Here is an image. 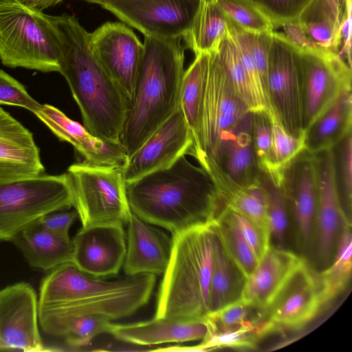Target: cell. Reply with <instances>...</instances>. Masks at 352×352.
<instances>
[{
  "label": "cell",
  "instance_id": "cell-1",
  "mask_svg": "<svg viewBox=\"0 0 352 352\" xmlns=\"http://www.w3.org/2000/svg\"><path fill=\"white\" fill-rule=\"evenodd\" d=\"M126 191L133 213L172 235L213 221L226 206L212 176L185 155L126 183Z\"/></svg>",
  "mask_w": 352,
  "mask_h": 352
},
{
  "label": "cell",
  "instance_id": "cell-2",
  "mask_svg": "<svg viewBox=\"0 0 352 352\" xmlns=\"http://www.w3.org/2000/svg\"><path fill=\"white\" fill-rule=\"evenodd\" d=\"M60 50L59 66L82 118L95 136L120 143L128 101L89 45L88 32L74 16H51Z\"/></svg>",
  "mask_w": 352,
  "mask_h": 352
},
{
  "label": "cell",
  "instance_id": "cell-3",
  "mask_svg": "<svg viewBox=\"0 0 352 352\" xmlns=\"http://www.w3.org/2000/svg\"><path fill=\"white\" fill-rule=\"evenodd\" d=\"M155 283L156 276L150 274L105 280L82 272L71 262L64 263L41 282L38 318L100 315L113 321L129 317L148 303Z\"/></svg>",
  "mask_w": 352,
  "mask_h": 352
},
{
  "label": "cell",
  "instance_id": "cell-4",
  "mask_svg": "<svg viewBox=\"0 0 352 352\" xmlns=\"http://www.w3.org/2000/svg\"><path fill=\"white\" fill-rule=\"evenodd\" d=\"M143 45L120 136L128 158L179 107L184 73L181 38L144 36Z\"/></svg>",
  "mask_w": 352,
  "mask_h": 352
},
{
  "label": "cell",
  "instance_id": "cell-5",
  "mask_svg": "<svg viewBox=\"0 0 352 352\" xmlns=\"http://www.w3.org/2000/svg\"><path fill=\"white\" fill-rule=\"evenodd\" d=\"M214 220L172 235L155 317L195 320L209 314Z\"/></svg>",
  "mask_w": 352,
  "mask_h": 352
},
{
  "label": "cell",
  "instance_id": "cell-6",
  "mask_svg": "<svg viewBox=\"0 0 352 352\" xmlns=\"http://www.w3.org/2000/svg\"><path fill=\"white\" fill-rule=\"evenodd\" d=\"M59 58L50 15L18 0H0V60L3 65L59 72Z\"/></svg>",
  "mask_w": 352,
  "mask_h": 352
},
{
  "label": "cell",
  "instance_id": "cell-7",
  "mask_svg": "<svg viewBox=\"0 0 352 352\" xmlns=\"http://www.w3.org/2000/svg\"><path fill=\"white\" fill-rule=\"evenodd\" d=\"M74 207L68 173L0 181V241L15 235L41 217Z\"/></svg>",
  "mask_w": 352,
  "mask_h": 352
},
{
  "label": "cell",
  "instance_id": "cell-8",
  "mask_svg": "<svg viewBox=\"0 0 352 352\" xmlns=\"http://www.w3.org/2000/svg\"><path fill=\"white\" fill-rule=\"evenodd\" d=\"M71 179L74 208L82 226L120 222L131 214L122 168L76 163L67 169Z\"/></svg>",
  "mask_w": 352,
  "mask_h": 352
},
{
  "label": "cell",
  "instance_id": "cell-9",
  "mask_svg": "<svg viewBox=\"0 0 352 352\" xmlns=\"http://www.w3.org/2000/svg\"><path fill=\"white\" fill-rule=\"evenodd\" d=\"M249 111L235 92L217 52H210L197 159L208 172L216 157L223 134Z\"/></svg>",
  "mask_w": 352,
  "mask_h": 352
},
{
  "label": "cell",
  "instance_id": "cell-10",
  "mask_svg": "<svg viewBox=\"0 0 352 352\" xmlns=\"http://www.w3.org/2000/svg\"><path fill=\"white\" fill-rule=\"evenodd\" d=\"M299 50L300 100L305 133L343 89L351 87V67L331 50L319 47H299Z\"/></svg>",
  "mask_w": 352,
  "mask_h": 352
},
{
  "label": "cell",
  "instance_id": "cell-11",
  "mask_svg": "<svg viewBox=\"0 0 352 352\" xmlns=\"http://www.w3.org/2000/svg\"><path fill=\"white\" fill-rule=\"evenodd\" d=\"M299 47L284 33L270 32L267 90L271 109L292 135L304 137L299 76Z\"/></svg>",
  "mask_w": 352,
  "mask_h": 352
},
{
  "label": "cell",
  "instance_id": "cell-12",
  "mask_svg": "<svg viewBox=\"0 0 352 352\" xmlns=\"http://www.w3.org/2000/svg\"><path fill=\"white\" fill-rule=\"evenodd\" d=\"M97 4L144 36L182 38L199 0H81Z\"/></svg>",
  "mask_w": 352,
  "mask_h": 352
},
{
  "label": "cell",
  "instance_id": "cell-13",
  "mask_svg": "<svg viewBox=\"0 0 352 352\" xmlns=\"http://www.w3.org/2000/svg\"><path fill=\"white\" fill-rule=\"evenodd\" d=\"M208 173L214 178L226 204L236 190L256 182L261 174L253 143V116L249 111L221 137Z\"/></svg>",
  "mask_w": 352,
  "mask_h": 352
},
{
  "label": "cell",
  "instance_id": "cell-14",
  "mask_svg": "<svg viewBox=\"0 0 352 352\" xmlns=\"http://www.w3.org/2000/svg\"><path fill=\"white\" fill-rule=\"evenodd\" d=\"M322 307L318 276L302 259L262 311V318L272 331L298 330L312 320Z\"/></svg>",
  "mask_w": 352,
  "mask_h": 352
},
{
  "label": "cell",
  "instance_id": "cell-15",
  "mask_svg": "<svg viewBox=\"0 0 352 352\" xmlns=\"http://www.w3.org/2000/svg\"><path fill=\"white\" fill-rule=\"evenodd\" d=\"M0 350H49L39 333L36 292L25 282L0 290Z\"/></svg>",
  "mask_w": 352,
  "mask_h": 352
},
{
  "label": "cell",
  "instance_id": "cell-16",
  "mask_svg": "<svg viewBox=\"0 0 352 352\" xmlns=\"http://www.w3.org/2000/svg\"><path fill=\"white\" fill-rule=\"evenodd\" d=\"M89 45L129 102L144 51L143 43L124 23L107 22L89 33Z\"/></svg>",
  "mask_w": 352,
  "mask_h": 352
},
{
  "label": "cell",
  "instance_id": "cell-17",
  "mask_svg": "<svg viewBox=\"0 0 352 352\" xmlns=\"http://www.w3.org/2000/svg\"><path fill=\"white\" fill-rule=\"evenodd\" d=\"M123 225L107 222L82 226L72 239L71 263L95 278L118 274L123 267L126 251Z\"/></svg>",
  "mask_w": 352,
  "mask_h": 352
},
{
  "label": "cell",
  "instance_id": "cell-18",
  "mask_svg": "<svg viewBox=\"0 0 352 352\" xmlns=\"http://www.w3.org/2000/svg\"><path fill=\"white\" fill-rule=\"evenodd\" d=\"M192 144V135L179 106L128 158L122 167L125 182L170 166L180 157L188 154Z\"/></svg>",
  "mask_w": 352,
  "mask_h": 352
},
{
  "label": "cell",
  "instance_id": "cell-19",
  "mask_svg": "<svg viewBox=\"0 0 352 352\" xmlns=\"http://www.w3.org/2000/svg\"><path fill=\"white\" fill-rule=\"evenodd\" d=\"M280 186L292 213L301 243L307 245L316 222L318 184L315 155L305 148L280 173Z\"/></svg>",
  "mask_w": 352,
  "mask_h": 352
},
{
  "label": "cell",
  "instance_id": "cell-20",
  "mask_svg": "<svg viewBox=\"0 0 352 352\" xmlns=\"http://www.w3.org/2000/svg\"><path fill=\"white\" fill-rule=\"evenodd\" d=\"M34 114L61 141L72 144L89 164L123 167L127 155L120 143L106 141L85 126L67 117L56 107L45 104Z\"/></svg>",
  "mask_w": 352,
  "mask_h": 352
},
{
  "label": "cell",
  "instance_id": "cell-21",
  "mask_svg": "<svg viewBox=\"0 0 352 352\" xmlns=\"http://www.w3.org/2000/svg\"><path fill=\"white\" fill-rule=\"evenodd\" d=\"M126 224L125 274H163L171 254L172 238L133 212Z\"/></svg>",
  "mask_w": 352,
  "mask_h": 352
},
{
  "label": "cell",
  "instance_id": "cell-22",
  "mask_svg": "<svg viewBox=\"0 0 352 352\" xmlns=\"http://www.w3.org/2000/svg\"><path fill=\"white\" fill-rule=\"evenodd\" d=\"M44 170L32 133L0 107V181L35 177Z\"/></svg>",
  "mask_w": 352,
  "mask_h": 352
},
{
  "label": "cell",
  "instance_id": "cell-23",
  "mask_svg": "<svg viewBox=\"0 0 352 352\" xmlns=\"http://www.w3.org/2000/svg\"><path fill=\"white\" fill-rule=\"evenodd\" d=\"M211 332L208 320H180L164 318L127 324L109 325L108 333L116 339L138 346H155L203 340Z\"/></svg>",
  "mask_w": 352,
  "mask_h": 352
},
{
  "label": "cell",
  "instance_id": "cell-24",
  "mask_svg": "<svg viewBox=\"0 0 352 352\" xmlns=\"http://www.w3.org/2000/svg\"><path fill=\"white\" fill-rule=\"evenodd\" d=\"M302 259L289 250L270 245L245 278L240 299L248 306L263 311Z\"/></svg>",
  "mask_w": 352,
  "mask_h": 352
},
{
  "label": "cell",
  "instance_id": "cell-25",
  "mask_svg": "<svg viewBox=\"0 0 352 352\" xmlns=\"http://www.w3.org/2000/svg\"><path fill=\"white\" fill-rule=\"evenodd\" d=\"M314 155L318 184V248L322 258L327 260L332 253L340 225L347 217L342 208L333 181L331 148Z\"/></svg>",
  "mask_w": 352,
  "mask_h": 352
},
{
  "label": "cell",
  "instance_id": "cell-26",
  "mask_svg": "<svg viewBox=\"0 0 352 352\" xmlns=\"http://www.w3.org/2000/svg\"><path fill=\"white\" fill-rule=\"evenodd\" d=\"M11 242L36 268L51 270L72 262L74 247L69 236L52 232L36 221L19 232Z\"/></svg>",
  "mask_w": 352,
  "mask_h": 352
},
{
  "label": "cell",
  "instance_id": "cell-27",
  "mask_svg": "<svg viewBox=\"0 0 352 352\" xmlns=\"http://www.w3.org/2000/svg\"><path fill=\"white\" fill-rule=\"evenodd\" d=\"M351 129L350 87L343 89L333 103L305 131V148L314 154L329 149Z\"/></svg>",
  "mask_w": 352,
  "mask_h": 352
},
{
  "label": "cell",
  "instance_id": "cell-28",
  "mask_svg": "<svg viewBox=\"0 0 352 352\" xmlns=\"http://www.w3.org/2000/svg\"><path fill=\"white\" fill-rule=\"evenodd\" d=\"M209 52L200 53L184 71L180 88L179 106L192 138L189 155H199L201 109L208 75Z\"/></svg>",
  "mask_w": 352,
  "mask_h": 352
},
{
  "label": "cell",
  "instance_id": "cell-29",
  "mask_svg": "<svg viewBox=\"0 0 352 352\" xmlns=\"http://www.w3.org/2000/svg\"><path fill=\"white\" fill-rule=\"evenodd\" d=\"M245 278L226 251L214 224L209 314L239 300Z\"/></svg>",
  "mask_w": 352,
  "mask_h": 352
},
{
  "label": "cell",
  "instance_id": "cell-30",
  "mask_svg": "<svg viewBox=\"0 0 352 352\" xmlns=\"http://www.w3.org/2000/svg\"><path fill=\"white\" fill-rule=\"evenodd\" d=\"M229 22L214 0H199L190 25L184 36L186 47L195 55L210 52L228 34Z\"/></svg>",
  "mask_w": 352,
  "mask_h": 352
},
{
  "label": "cell",
  "instance_id": "cell-31",
  "mask_svg": "<svg viewBox=\"0 0 352 352\" xmlns=\"http://www.w3.org/2000/svg\"><path fill=\"white\" fill-rule=\"evenodd\" d=\"M112 321L100 315H82L63 319L38 318L41 328L47 334L64 339L73 349L88 346L98 336L107 333Z\"/></svg>",
  "mask_w": 352,
  "mask_h": 352
},
{
  "label": "cell",
  "instance_id": "cell-32",
  "mask_svg": "<svg viewBox=\"0 0 352 352\" xmlns=\"http://www.w3.org/2000/svg\"><path fill=\"white\" fill-rule=\"evenodd\" d=\"M337 253L333 263L322 271L318 279L323 306L340 295L348 286L352 272V234L351 222H342Z\"/></svg>",
  "mask_w": 352,
  "mask_h": 352
},
{
  "label": "cell",
  "instance_id": "cell-33",
  "mask_svg": "<svg viewBox=\"0 0 352 352\" xmlns=\"http://www.w3.org/2000/svg\"><path fill=\"white\" fill-rule=\"evenodd\" d=\"M214 50L235 92L248 110L252 112L263 110L252 89L229 32Z\"/></svg>",
  "mask_w": 352,
  "mask_h": 352
},
{
  "label": "cell",
  "instance_id": "cell-34",
  "mask_svg": "<svg viewBox=\"0 0 352 352\" xmlns=\"http://www.w3.org/2000/svg\"><path fill=\"white\" fill-rule=\"evenodd\" d=\"M227 20L238 28L252 33L275 30L274 25L256 0H214Z\"/></svg>",
  "mask_w": 352,
  "mask_h": 352
},
{
  "label": "cell",
  "instance_id": "cell-35",
  "mask_svg": "<svg viewBox=\"0 0 352 352\" xmlns=\"http://www.w3.org/2000/svg\"><path fill=\"white\" fill-rule=\"evenodd\" d=\"M264 320L239 328L209 334L199 344L191 347H178V351H206L222 348L254 349L260 337L268 333Z\"/></svg>",
  "mask_w": 352,
  "mask_h": 352
},
{
  "label": "cell",
  "instance_id": "cell-36",
  "mask_svg": "<svg viewBox=\"0 0 352 352\" xmlns=\"http://www.w3.org/2000/svg\"><path fill=\"white\" fill-rule=\"evenodd\" d=\"M331 151L333 181L346 214V211L351 212L352 199V130L334 144Z\"/></svg>",
  "mask_w": 352,
  "mask_h": 352
},
{
  "label": "cell",
  "instance_id": "cell-37",
  "mask_svg": "<svg viewBox=\"0 0 352 352\" xmlns=\"http://www.w3.org/2000/svg\"><path fill=\"white\" fill-rule=\"evenodd\" d=\"M260 180L267 194V224L270 234L278 246L284 243L288 226V207L279 184L270 175L261 173Z\"/></svg>",
  "mask_w": 352,
  "mask_h": 352
},
{
  "label": "cell",
  "instance_id": "cell-38",
  "mask_svg": "<svg viewBox=\"0 0 352 352\" xmlns=\"http://www.w3.org/2000/svg\"><path fill=\"white\" fill-rule=\"evenodd\" d=\"M271 121L270 172L267 175L280 182L283 168L305 149L304 137L298 138L289 134L275 116L271 117Z\"/></svg>",
  "mask_w": 352,
  "mask_h": 352
},
{
  "label": "cell",
  "instance_id": "cell-39",
  "mask_svg": "<svg viewBox=\"0 0 352 352\" xmlns=\"http://www.w3.org/2000/svg\"><path fill=\"white\" fill-rule=\"evenodd\" d=\"M214 224L226 251L247 278L258 263L253 251L231 223L217 216Z\"/></svg>",
  "mask_w": 352,
  "mask_h": 352
},
{
  "label": "cell",
  "instance_id": "cell-40",
  "mask_svg": "<svg viewBox=\"0 0 352 352\" xmlns=\"http://www.w3.org/2000/svg\"><path fill=\"white\" fill-rule=\"evenodd\" d=\"M226 206L255 223L267 227V194L260 177L253 184L235 190L228 198Z\"/></svg>",
  "mask_w": 352,
  "mask_h": 352
},
{
  "label": "cell",
  "instance_id": "cell-41",
  "mask_svg": "<svg viewBox=\"0 0 352 352\" xmlns=\"http://www.w3.org/2000/svg\"><path fill=\"white\" fill-rule=\"evenodd\" d=\"M217 216L221 217L237 228L259 261L270 246L271 236L268 228L255 223L228 206Z\"/></svg>",
  "mask_w": 352,
  "mask_h": 352
},
{
  "label": "cell",
  "instance_id": "cell-42",
  "mask_svg": "<svg viewBox=\"0 0 352 352\" xmlns=\"http://www.w3.org/2000/svg\"><path fill=\"white\" fill-rule=\"evenodd\" d=\"M252 309V307L239 299L209 314L206 318L210 324V333L234 329L260 322L261 318L250 320L249 316Z\"/></svg>",
  "mask_w": 352,
  "mask_h": 352
},
{
  "label": "cell",
  "instance_id": "cell-43",
  "mask_svg": "<svg viewBox=\"0 0 352 352\" xmlns=\"http://www.w3.org/2000/svg\"><path fill=\"white\" fill-rule=\"evenodd\" d=\"M253 143L257 163L261 171L270 172L272 147V121L264 110L253 111Z\"/></svg>",
  "mask_w": 352,
  "mask_h": 352
},
{
  "label": "cell",
  "instance_id": "cell-44",
  "mask_svg": "<svg viewBox=\"0 0 352 352\" xmlns=\"http://www.w3.org/2000/svg\"><path fill=\"white\" fill-rule=\"evenodd\" d=\"M351 0H316L304 12L298 21L320 20L331 24L336 32V51L338 52V32L340 26L352 8Z\"/></svg>",
  "mask_w": 352,
  "mask_h": 352
},
{
  "label": "cell",
  "instance_id": "cell-45",
  "mask_svg": "<svg viewBox=\"0 0 352 352\" xmlns=\"http://www.w3.org/2000/svg\"><path fill=\"white\" fill-rule=\"evenodd\" d=\"M272 19L275 29L296 23L316 0H256Z\"/></svg>",
  "mask_w": 352,
  "mask_h": 352
},
{
  "label": "cell",
  "instance_id": "cell-46",
  "mask_svg": "<svg viewBox=\"0 0 352 352\" xmlns=\"http://www.w3.org/2000/svg\"><path fill=\"white\" fill-rule=\"evenodd\" d=\"M0 104L22 107L33 113L42 105L29 94L20 82L1 69H0Z\"/></svg>",
  "mask_w": 352,
  "mask_h": 352
},
{
  "label": "cell",
  "instance_id": "cell-47",
  "mask_svg": "<svg viewBox=\"0 0 352 352\" xmlns=\"http://www.w3.org/2000/svg\"><path fill=\"white\" fill-rule=\"evenodd\" d=\"M78 217V213L74 210H58L46 214L36 222L41 227L58 234L69 236V229Z\"/></svg>",
  "mask_w": 352,
  "mask_h": 352
},
{
  "label": "cell",
  "instance_id": "cell-48",
  "mask_svg": "<svg viewBox=\"0 0 352 352\" xmlns=\"http://www.w3.org/2000/svg\"><path fill=\"white\" fill-rule=\"evenodd\" d=\"M24 6L43 12L44 10L56 6L63 0H18Z\"/></svg>",
  "mask_w": 352,
  "mask_h": 352
}]
</instances>
